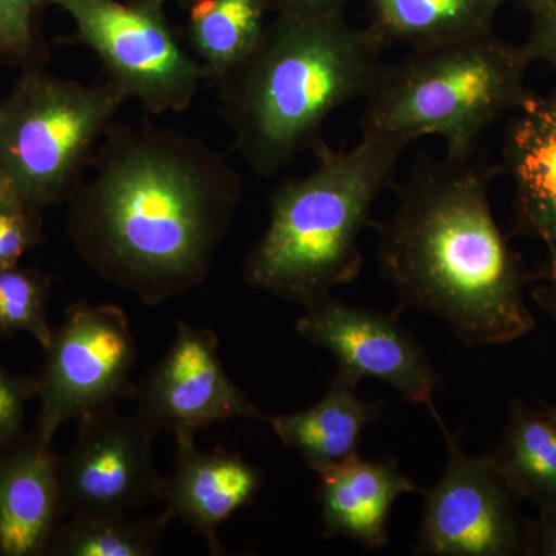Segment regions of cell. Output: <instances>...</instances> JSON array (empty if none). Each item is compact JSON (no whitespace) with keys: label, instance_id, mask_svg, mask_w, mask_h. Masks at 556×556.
Wrapping results in <instances>:
<instances>
[{"label":"cell","instance_id":"cell-1","mask_svg":"<svg viewBox=\"0 0 556 556\" xmlns=\"http://www.w3.org/2000/svg\"><path fill=\"white\" fill-rule=\"evenodd\" d=\"M241 188L207 142L113 124L65 201L70 241L102 280L161 305L206 281Z\"/></svg>","mask_w":556,"mask_h":556},{"label":"cell","instance_id":"cell-2","mask_svg":"<svg viewBox=\"0 0 556 556\" xmlns=\"http://www.w3.org/2000/svg\"><path fill=\"white\" fill-rule=\"evenodd\" d=\"M376 230L402 305L441 318L464 345H504L535 328L526 302L535 278L497 226L489 172L470 159L417 164Z\"/></svg>","mask_w":556,"mask_h":556},{"label":"cell","instance_id":"cell-3","mask_svg":"<svg viewBox=\"0 0 556 556\" xmlns=\"http://www.w3.org/2000/svg\"><path fill=\"white\" fill-rule=\"evenodd\" d=\"M369 28L332 13L276 14L257 49L217 87L239 150L258 177L324 144L331 113L367 98L386 68Z\"/></svg>","mask_w":556,"mask_h":556},{"label":"cell","instance_id":"cell-4","mask_svg":"<svg viewBox=\"0 0 556 556\" xmlns=\"http://www.w3.org/2000/svg\"><path fill=\"white\" fill-rule=\"evenodd\" d=\"M405 149L372 134L350 149L318 146L316 169L274 190L268 226L244 262L248 283L308 308L356 280L362 232Z\"/></svg>","mask_w":556,"mask_h":556},{"label":"cell","instance_id":"cell-5","mask_svg":"<svg viewBox=\"0 0 556 556\" xmlns=\"http://www.w3.org/2000/svg\"><path fill=\"white\" fill-rule=\"evenodd\" d=\"M530 64L522 46L493 30L415 49L380 73L365 98L362 134L407 148L433 135L444 141L447 159H471L482 134L529 93Z\"/></svg>","mask_w":556,"mask_h":556},{"label":"cell","instance_id":"cell-6","mask_svg":"<svg viewBox=\"0 0 556 556\" xmlns=\"http://www.w3.org/2000/svg\"><path fill=\"white\" fill-rule=\"evenodd\" d=\"M126 98L108 80H78L24 68L0 100V178L43 211L65 203Z\"/></svg>","mask_w":556,"mask_h":556},{"label":"cell","instance_id":"cell-7","mask_svg":"<svg viewBox=\"0 0 556 556\" xmlns=\"http://www.w3.org/2000/svg\"><path fill=\"white\" fill-rule=\"evenodd\" d=\"M167 0H51L75 22L73 42L97 54L108 83L153 115L188 110L206 70L175 35Z\"/></svg>","mask_w":556,"mask_h":556},{"label":"cell","instance_id":"cell-8","mask_svg":"<svg viewBox=\"0 0 556 556\" xmlns=\"http://www.w3.org/2000/svg\"><path fill=\"white\" fill-rule=\"evenodd\" d=\"M43 353L36 433L46 442H53L68 420L79 422L115 408L116 401L134 394L130 375L137 343L119 306L87 302L68 306Z\"/></svg>","mask_w":556,"mask_h":556},{"label":"cell","instance_id":"cell-9","mask_svg":"<svg viewBox=\"0 0 556 556\" xmlns=\"http://www.w3.org/2000/svg\"><path fill=\"white\" fill-rule=\"evenodd\" d=\"M447 442V466L437 484L424 490L417 554L433 556L526 555L522 503L486 456H470L459 439L437 419Z\"/></svg>","mask_w":556,"mask_h":556},{"label":"cell","instance_id":"cell-10","mask_svg":"<svg viewBox=\"0 0 556 556\" xmlns=\"http://www.w3.org/2000/svg\"><path fill=\"white\" fill-rule=\"evenodd\" d=\"M153 434L141 417L115 408L79 420L78 441L58 464L62 517L127 515L164 501Z\"/></svg>","mask_w":556,"mask_h":556},{"label":"cell","instance_id":"cell-11","mask_svg":"<svg viewBox=\"0 0 556 556\" xmlns=\"http://www.w3.org/2000/svg\"><path fill=\"white\" fill-rule=\"evenodd\" d=\"M295 331L334 356L340 378L357 387L364 379L386 382L438 419L433 397L441 376L396 313L361 308L329 294L306 308Z\"/></svg>","mask_w":556,"mask_h":556},{"label":"cell","instance_id":"cell-12","mask_svg":"<svg viewBox=\"0 0 556 556\" xmlns=\"http://www.w3.org/2000/svg\"><path fill=\"white\" fill-rule=\"evenodd\" d=\"M131 396L153 431L195 434L228 420L268 419L229 378L217 334L186 321H178L169 350Z\"/></svg>","mask_w":556,"mask_h":556},{"label":"cell","instance_id":"cell-13","mask_svg":"<svg viewBox=\"0 0 556 556\" xmlns=\"http://www.w3.org/2000/svg\"><path fill=\"white\" fill-rule=\"evenodd\" d=\"M170 477L166 479L163 514L179 519L219 554V526L258 495L263 475L237 453L201 450L195 434L179 431Z\"/></svg>","mask_w":556,"mask_h":556},{"label":"cell","instance_id":"cell-14","mask_svg":"<svg viewBox=\"0 0 556 556\" xmlns=\"http://www.w3.org/2000/svg\"><path fill=\"white\" fill-rule=\"evenodd\" d=\"M58 464L36 431L0 452V556L49 554L62 517Z\"/></svg>","mask_w":556,"mask_h":556},{"label":"cell","instance_id":"cell-15","mask_svg":"<svg viewBox=\"0 0 556 556\" xmlns=\"http://www.w3.org/2000/svg\"><path fill=\"white\" fill-rule=\"evenodd\" d=\"M316 473L324 536L371 551L387 546L388 521L399 497L419 492L396 459H364L357 453Z\"/></svg>","mask_w":556,"mask_h":556},{"label":"cell","instance_id":"cell-16","mask_svg":"<svg viewBox=\"0 0 556 556\" xmlns=\"http://www.w3.org/2000/svg\"><path fill=\"white\" fill-rule=\"evenodd\" d=\"M504 166L515 185V230L543 241L556 232V91H529L514 110Z\"/></svg>","mask_w":556,"mask_h":556},{"label":"cell","instance_id":"cell-17","mask_svg":"<svg viewBox=\"0 0 556 556\" xmlns=\"http://www.w3.org/2000/svg\"><path fill=\"white\" fill-rule=\"evenodd\" d=\"M382 405L364 401L357 386L336 378L313 407L266 419L281 444L295 450L311 470L357 455L365 430L378 419Z\"/></svg>","mask_w":556,"mask_h":556},{"label":"cell","instance_id":"cell-18","mask_svg":"<svg viewBox=\"0 0 556 556\" xmlns=\"http://www.w3.org/2000/svg\"><path fill=\"white\" fill-rule=\"evenodd\" d=\"M504 0H369V30L388 43L415 49L493 30Z\"/></svg>","mask_w":556,"mask_h":556},{"label":"cell","instance_id":"cell-19","mask_svg":"<svg viewBox=\"0 0 556 556\" xmlns=\"http://www.w3.org/2000/svg\"><path fill=\"white\" fill-rule=\"evenodd\" d=\"M486 457L519 500L538 511L556 508V426L546 413L511 401L503 438Z\"/></svg>","mask_w":556,"mask_h":556},{"label":"cell","instance_id":"cell-20","mask_svg":"<svg viewBox=\"0 0 556 556\" xmlns=\"http://www.w3.org/2000/svg\"><path fill=\"white\" fill-rule=\"evenodd\" d=\"M188 43L215 84L251 56L265 35L269 0H192Z\"/></svg>","mask_w":556,"mask_h":556},{"label":"cell","instance_id":"cell-21","mask_svg":"<svg viewBox=\"0 0 556 556\" xmlns=\"http://www.w3.org/2000/svg\"><path fill=\"white\" fill-rule=\"evenodd\" d=\"M166 515L152 519L127 515H73L58 526L51 556H150L156 554L169 525Z\"/></svg>","mask_w":556,"mask_h":556},{"label":"cell","instance_id":"cell-22","mask_svg":"<svg viewBox=\"0 0 556 556\" xmlns=\"http://www.w3.org/2000/svg\"><path fill=\"white\" fill-rule=\"evenodd\" d=\"M51 285L53 278L38 268L14 265L0 269V340L25 332L42 350L49 346L53 336L47 314Z\"/></svg>","mask_w":556,"mask_h":556},{"label":"cell","instance_id":"cell-23","mask_svg":"<svg viewBox=\"0 0 556 556\" xmlns=\"http://www.w3.org/2000/svg\"><path fill=\"white\" fill-rule=\"evenodd\" d=\"M51 0H0V60L22 68L42 67L38 16Z\"/></svg>","mask_w":556,"mask_h":556},{"label":"cell","instance_id":"cell-24","mask_svg":"<svg viewBox=\"0 0 556 556\" xmlns=\"http://www.w3.org/2000/svg\"><path fill=\"white\" fill-rule=\"evenodd\" d=\"M43 240L42 211L3 186L0 189V269L20 265L21 258Z\"/></svg>","mask_w":556,"mask_h":556},{"label":"cell","instance_id":"cell-25","mask_svg":"<svg viewBox=\"0 0 556 556\" xmlns=\"http://www.w3.org/2000/svg\"><path fill=\"white\" fill-rule=\"evenodd\" d=\"M38 397V378L13 375L0 364V452L22 437L25 412Z\"/></svg>","mask_w":556,"mask_h":556},{"label":"cell","instance_id":"cell-26","mask_svg":"<svg viewBox=\"0 0 556 556\" xmlns=\"http://www.w3.org/2000/svg\"><path fill=\"white\" fill-rule=\"evenodd\" d=\"M532 16V27L522 49L530 61L546 62L556 68V0H551Z\"/></svg>","mask_w":556,"mask_h":556},{"label":"cell","instance_id":"cell-27","mask_svg":"<svg viewBox=\"0 0 556 556\" xmlns=\"http://www.w3.org/2000/svg\"><path fill=\"white\" fill-rule=\"evenodd\" d=\"M526 555L556 556V508L538 511L527 526Z\"/></svg>","mask_w":556,"mask_h":556},{"label":"cell","instance_id":"cell-28","mask_svg":"<svg viewBox=\"0 0 556 556\" xmlns=\"http://www.w3.org/2000/svg\"><path fill=\"white\" fill-rule=\"evenodd\" d=\"M543 243L547 249L546 268L535 278L538 285L532 289V298L556 324V232L547 236Z\"/></svg>","mask_w":556,"mask_h":556},{"label":"cell","instance_id":"cell-29","mask_svg":"<svg viewBox=\"0 0 556 556\" xmlns=\"http://www.w3.org/2000/svg\"><path fill=\"white\" fill-rule=\"evenodd\" d=\"M346 0H269L270 11L276 14H303L332 13L343 11Z\"/></svg>","mask_w":556,"mask_h":556},{"label":"cell","instance_id":"cell-30","mask_svg":"<svg viewBox=\"0 0 556 556\" xmlns=\"http://www.w3.org/2000/svg\"><path fill=\"white\" fill-rule=\"evenodd\" d=\"M506 2H518L525 5L526 9L530 10V13H536V11L543 10L551 0H504Z\"/></svg>","mask_w":556,"mask_h":556},{"label":"cell","instance_id":"cell-31","mask_svg":"<svg viewBox=\"0 0 556 556\" xmlns=\"http://www.w3.org/2000/svg\"><path fill=\"white\" fill-rule=\"evenodd\" d=\"M543 412L551 417L552 422L556 426V405L555 407H552V405H544Z\"/></svg>","mask_w":556,"mask_h":556},{"label":"cell","instance_id":"cell-32","mask_svg":"<svg viewBox=\"0 0 556 556\" xmlns=\"http://www.w3.org/2000/svg\"><path fill=\"white\" fill-rule=\"evenodd\" d=\"M167 2H169V0H167ZM172 2L178 3V5L189 7V3L192 2V0H172Z\"/></svg>","mask_w":556,"mask_h":556},{"label":"cell","instance_id":"cell-33","mask_svg":"<svg viewBox=\"0 0 556 556\" xmlns=\"http://www.w3.org/2000/svg\"><path fill=\"white\" fill-rule=\"evenodd\" d=\"M3 186H5V182L2 181V178H0V189L3 188Z\"/></svg>","mask_w":556,"mask_h":556}]
</instances>
